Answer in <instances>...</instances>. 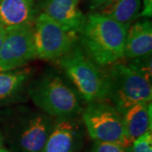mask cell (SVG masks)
<instances>
[{"instance_id": "6da1fadb", "label": "cell", "mask_w": 152, "mask_h": 152, "mask_svg": "<svg viewBox=\"0 0 152 152\" xmlns=\"http://www.w3.org/2000/svg\"><path fill=\"white\" fill-rule=\"evenodd\" d=\"M129 26L98 12L92 13L86 16L79 33L81 48L99 66L113 64L124 58Z\"/></svg>"}, {"instance_id": "7a4b0ae2", "label": "cell", "mask_w": 152, "mask_h": 152, "mask_svg": "<svg viewBox=\"0 0 152 152\" xmlns=\"http://www.w3.org/2000/svg\"><path fill=\"white\" fill-rule=\"evenodd\" d=\"M27 96L42 112L53 118L79 116L82 113L79 96L56 70H48L31 80Z\"/></svg>"}, {"instance_id": "3957f363", "label": "cell", "mask_w": 152, "mask_h": 152, "mask_svg": "<svg viewBox=\"0 0 152 152\" xmlns=\"http://www.w3.org/2000/svg\"><path fill=\"white\" fill-rule=\"evenodd\" d=\"M58 59L62 69L86 102L107 99V73L100 69L77 42Z\"/></svg>"}, {"instance_id": "277c9868", "label": "cell", "mask_w": 152, "mask_h": 152, "mask_svg": "<svg viewBox=\"0 0 152 152\" xmlns=\"http://www.w3.org/2000/svg\"><path fill=\"white\" fill-rule=\"evenodd\" d=\"M107 73V99L120 113L141 102H151V83L133 70L128 64L117 62Z\"/></svg>"}, {"instance_id": "5b68a950", "label": "cell", "mask_w": 152, "mask_h": 152, "mask_svg": "<svg viewBox=\"0 0 152 152\" xmlns=\"http://www.w3.org/2000/svg\"><path fill=\"white\" fill-rule=\"evenodd\" d=\"M10 133L15 152H42L54 119L43 112L20 107L11 115Z\"/></svg>"}, {"instance_id": "8992f818", "label": "cell", "mask_w": 152, "mask_h": 152, "mask_svg": "<svg viewBox=\"0 0 152 152\" xmlns=\"http://www.w3.org/2000/svg\"><path fill=\"white\" fill-rule=\"evenodd\" d=\"M82 122L95 141L117 142L131 146L125 134L123 115L104 101L88 102L82 110Z\"/></svg>"}, {"instance_id": "52a82bcc", "label": "cell", "mask_w": 152, "mask_h": 152, "mask_svg": "<svg viewBox=\"0 0 152 152\" xmlns=\"http://www.w3.org/2000/svg\"><path fill=\"white\" fill-rule=\"evenodd\" d=\"M33 36L37 57L44 60L58 59L64 56L75 45L77 37L66 31L45 13L37 18Z\"/></svg>"}, {"instance_id": "ba28073f", "label": "cell", "mask_w": 152, "mask_h": 152, "mask_svg": "<svg viewBox=\"0 0 152 152\" xmlns=\"http://www.w3.org/2000/svg\"><path fill=\"white\" fill-rule=\"evenodd\" d=\"M37 58L31 24L6 28V36L0 48V70L22 68Z\"/></svg>"}, {"instance_id": "9c48e42d", "label": "cell", "mask_w": 152, "mask_h": 152, "mask_svg": "<svg viewBox=\"0 0 152 152\" xmlns=\"http://www.w3.org/2000/svg\"><path fill=\"white\" fill-rule=\"evenodd\" d=\"M83 125L78 116L55 118L42 152H78L84 141Z\"/></svg>"}, {"instance_id": "30bf717a", "label": "cell", "mask_w": 152, "mask_h": 152, "mask_svg": "<svg viewBox=\"0 0 152 152\" xmlns=\"http://www.w3.org/2000/svg\"><path fill=\"white\" fill-rule=\"evenodd\" d=\"M80 0H46L43 13L52 18L66 31L77 36L86 21L79 8Z\"/></svg>"}, {"instance_id": "8fae6325", "label": "cell", "mask_w": 152, "mask_h": 152, "mask_svg": "<svg viewBox=\"0 0 152 152\" xmlns=\"http://www.w3.org/2000/svg\"><path fill=\"white\" fill-rule=\"evenodd\" d=\"M31 77L32 69L30 68L0 72V106L22 102L27 95Z\"/></svg>"}, {"instance_id": "7c38bea8", "label": "cell", "mask_w": 152, "mask_h": 152, "mask_svg": "<svg viewBox=\"0 0 152 152\" xmlns=\"http://www.w3.org/2000/svg\"><path fill=\"white\" fill-rule=\"evenodd\" d=\"M151 21L143 20L129 26L125 41L124 58L132 59L151 55Z\"/></svg>"}, {"instance_id": "4fadbf2b", "label": "cell", "mask_w": 152, "mask_h": 152, "mask_svg": "<svg viewBox=\"0 0 152 152\" xmlns=\"http://www.w3.org/2000/svg\"><path fill=\"white\" fill-rule=\"evenodd\" d=\"M151 102H141L131 107L123 114L125 134L131 144L151 131Z\"/></svg>"}, {"instance_id": "5bb4252c", "label": "cell", "mask_w": 152, "mask_h": 152, "mask_svg": "<svg viewBox=\"0 0 152 152\" xmlns=\"http://www.w3.org/2000/svg\"><path fill=\"white\" fill-rule=\"evenodd\" d=\"M35 15V0H0V25L4 27L28 25Z\"/></svg>"}, {"instance_id": "9a60e30c", "label": "cell", "mask_w": 152, "mask_h": 152, "mask_svg": "<svg viewBox=\"0 0 152 152\" xmlns=\"http://www.w3.org/2000/svg\"><path fill=\"white\" fill-rule=\"evenodd\" d=\"M141 0H112L98 12L116 21L130 25L141 12Z\"/></svg>"}, {"instance_id": "2e32d148", "label": "cell", "mask_w": 152, "mask_h": 152, "mask_svg": "<svg viewBox=\"0 0 152 152\" xmlns=\"http://www.w3.org/2000/svg\"><path fill=\"white\" fill-rule=\"evenodd\" d=\"M127 64L147 81L151 83V55L132 58Z\"/></svg>"}, {"instance_id": "e0dca14e", "label": "cell", "mask_w": 152, "mask_h": 152, "mask_svg": "<svg viewBox=\"0 0 152 152\" xmlns=\"http://www.w3.org/2000/svg\"><path fill=\"white\" fill-rule=\"evenodd\" d=\"M91 152H132V145H125L117 142L95 141Z\"/></svg>"}, {"instance_id": "ac0fdd59", "label": "cell", "mask_w": 152, "mask_h": 152, "mask_svg": "<svg viewBox=\"0 0 152 152\" xmlns=\"http://www.w3.org/2000/svg\"><path fill=\"white\" fill-rule=\"evenodd\" d=\"M132 152H152L151 131L147 132L133 142Z\"/></svg>"}, {"instance_id": "d6986e66", "label": "cell", "mask_w": 152, "mask_h": 152, "mask_svg": "<svg viewBox=\"0 0 152 152\" xmlns=\"http://www.w3.org/2000/svg\"><path fill=\"white\" fill-rule=\"evenodd\" d=\"M152 0H143V10L139 17H151Z\"/></svg>"}, {"instance_id": "ffe728a7", "label": "cell", "mask_w": 152, "mask_h": 152, "mask_svg": "<svg viewBox=\"0 0 152 152\" xmlns=\"http://www.w3.org/2000/svg\"><path fill=\"white\" fill-rule=\"evenodd\" d=\"M111 1L112 0H89V7L91 10L96 11Z\"/></svg>"}, {"instance_id": "44dd1931", "label": "cell", "mask_w": 152, "mask_h": 152, "mask_svg": "<svg viewBox=\"0 0 152 152\" xmlns=\"http://www.w3.org/2000/svg\"><path fill=\"white\" fill-rule=\"evenodd\" d=\"M6 36V27L0 25V48L2 47V44L4 42V40Z\"/></svg>"}, {"instance_id": "7402d4cb", "label": "cell", "mask_w": 152, "mask_h": 152, "mask_svg": "<svg viewBox=\"0 0 152 152\" xmlns=\"http://www.w3.org/2000/svg\"><path fill=\"white\" fill-rule=\"evenodd\" d=\"M4 145V137H3V134L0 131V147H2Z\"/></svg>"}, {"instance_id": "603a6c76", "label": "cell", "mask_w": 152, "mask_h": 152, "mask_svg": "<svg viewBox=\"0 0 152 152\" xmlns=\"http://www.w3.org/2000/svg\"><path fill=\"white\" fill-rule=\"evenodd\" d=\"M0 152H11V151L2 146V147H0Z\"/></svg>"}]
</instances>
